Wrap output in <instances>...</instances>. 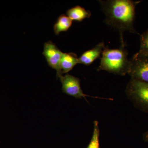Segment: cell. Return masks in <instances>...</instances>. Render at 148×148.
<instances>
[{
	"label": "cell",
	"mask_w": 148,
	"mask_h": 148,
	"mask_svg": "<svg viewBox=\"0 0 148 148\" xmlns=\"http://www.w3.org/2000/svg\"><path fill=\"white\" fill-rule=\"evenodd\" d=\"M143 137H144L145 141L148 142V131L144 133Z\"/></svg>",
	"instance_id": "obj_13"
},
{
	"label": "cell",
	"mask_w": 148,
	"mask_h": 148,
	"mask_svg": "<svg viewBox=\"0 0 148 148\" xmlns=\"http://www.w3.org/2000/svg\"><path fill=\"white\" fill-rule=\"evenodd\" d=\"M125 93L135 107L148 114V83L131 78Z\"/></svg>",
	"instance_id": "obj_3"
},
{
	"label": "cell",
	"mask_w": 148,
	"mask_h": 148,
	"mask_svg": "<svg viewBox=\"0 0 148 148\" xmlns=\"http://www.w3.org/2000/svg\"><path fill=\"white\" fill-rule=\"evenodd\" d=\"M105 47V44L102 42L90 50L86 51L79 58V64L86 66L90 65L95 59L100 57Z\"/></svg>",
	"instance_id": "obj_7"
},
{
	"label": "cell",
	"mask_w": 148,
	"mask_h": 148,
	"mask_svg": "<svg viewBox=\"0 0 148 148\" xmlns=\"http://www.w3.org/2000/svg\"><path fill=\"white\" fill-rule=\"evenodd\" d=\"M62 84V91L67 95L77 98H84L86 101V97L89 95H86L83 92L80 86V81L78 78L66 74L59 78Z\"/></svg>",
	"instance_id": "obj_6"
},
{
	"label": "cell",
	"mask_w": 148,
	"mask_h": 148,
	"mask_svg": "<svg viewBox=\"0 0 148 148\" xmlns=\"http://www.w3.org/2000/svg\"><path fill=\"white\" fill-rule=\"evenodd\" d=\"M72 23L73 21L69 16L65 14H61L53 26L55 34L58 35L61 32L68 31L72 26Z\"/></svg>",
	"instance_id": "obj_10"
},
{
	"label": "cell",
	"mask_w": 148,
	"mask_h": 148,
	"mask_svg": "<svg viewBox=\"0 0 148 148\" xmlns=\"http://www.w3.org/2000/svg\"><path fill=\"white\" fill-rule=\"evenodd\" d=\"M140 50L137 54L148 56V29L140 35Z\"/></svg>",
	"instance_id": "obj_11"
},
{
	"label": "cell",
	"mask_w": 148,
	"mask_h": 148,
	"mask_svg": "<svg viewBox=\"0 0 148 148\" xmlns=\"http://www.w3.org/2000/svg\"><path fill=\"white\" fill-rule=\"evenodd\" d=\"M127 74L131 78L148 83V56L134 54Z\"/></svg>",
	"instance_id": "obj_4"
},
{
	"label": "cell",
	"mask_w": 148,
	"mask_h": 148,
	"mask_svg": "<svg viewBox=\"0 0 148 148\" xmlns=\"http://www.w3.org/2000/svg\"><path fill=\"white\" fill-rule=\"evenodd\" d=\"M63 53L51 41L45 43L43 54L45 56L49 66L56 71L58 78L63 75L60 68V62Z\"/></svg>",
	"instance_id": "obj_5"
},
{
	"label": "cell",
	"mask_w": 148,
	"mask_h": 148,
	"mask_svg": "<svg viewBox=\"0 0 148 148\" xmlns=\"http://www.w3.org/2000/svg\"><path fill=\"white\" fill-rule=\"evenodd\" d=\"M125 43L117 49L105 47L102 53L101 64L98 71H106L116 75L124 76L128 73L130 66Z\"/></svg>",
	"instance_id": "obj_2"
},
{
	"label": "cell",
	"mask_w": 148,
	"mask_h": 148,
	"mask_svg": "<svg viewBox=\"0 0 148 148\" xmlns=\"http://www.w3.org/2000/svg\"><path fill=\"white\" fill-rule=\"evenodd\" d=\"M78 64L79 58L76 54L73 53H63L60 62V68L62 74L69 73Z\"/></svg>",
	"instance_id": "obj_8"
},
{
	"label": "cell",
	"mask_w": 148,
	"mask_h": 148,
	"mask_svg": "<svg viewBox=\"0 0 148 148\" xmlns=\"http://www.w3.org/2000/svg\"><path fill=\"white\" fill-rule=\"evenodd\" d=\"M99 131L98 123L97 121L94 122V128L91 141L87 148H100L99 147Z\"/></svg>",
	"instance_id": "obj_12"
},
{
	"label": "cell",
	"mask_w": 148,
	"mask_h": 148,
	"mask_svg": "<svg viewBox=\"0 0 148 148\" xmlns=\"http://www.w3.org/2000/svg\"><path fill=\"white\" fill-rule=\"evenodd\" d=\"M106 18L105 22L119 32L121 44L124 43L123 33L128 32L139 34L134 27L135 7L139 1L130 0L99 1Z\"/></svg>",
	"instance_id": "obj_1"
},
{
	"label": "cell",
	"mask_w": 148,
	"mask_h": 148,
	"mask_svg": "<svg viewBox=\"0 0 148 148\" xmlns=\"http://www.w3.org/2000/svg\"><path fill=\"white\" fill-rule=\"evenodd\" d=\"M67 16L73 21H82L86 18H89L91 16V12L86 10L80 6H76L69 9L67 12Z\"/></svg>",
	"instance_id": "obj_9"
}]
</instances>
